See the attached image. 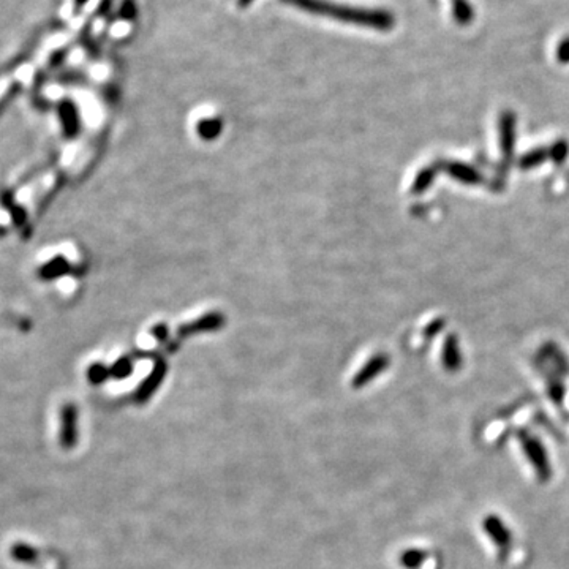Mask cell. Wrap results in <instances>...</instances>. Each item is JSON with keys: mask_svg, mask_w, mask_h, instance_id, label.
Here are the masks:
<instances>
[{"mask_svg": "<svg viewBox=\"0 0 569 569\" xmlns=\"http://www.w3.org/2000/svg\"><path fill=\"white\" fill-rule=\"evenodd\" d=\"M282 2L291 5L298 10L310 13V15L356 24L361 25V27H370L377 30H389L394 27V16H391L388 11L340 5L329 2V0H282Z\"/></svg>", "mask_w": 569, "mask_h": 569, "instance_id": "obj_1", "label": "cell"}, {"mask_svg": "<svg viewBox=\"0 0 569 569\" xmlns=\"http://www.w3.org/2000/svg\"><path fill=\"white\" fill-rule=\"evenodd\" d=\"M80 443V410L73 402H67L59 411V444L71 451Z\"/></svg>", "mask_w": 569, "mask_h": 569, "instance_id": "obj_2", "label": "cell"}, {"mask_svg": "<svg viewBox=\"0 0 569 569\" xmlns=\"http://www.w3.org/2000/svg\"><path fill=\"white\" fill-rule=\"evenodd\" d=\"M523 453H525L527 459L532 463L536 475L539 476L541 481H547L552 475L551 462H549V457L546 453V448L542 446V443L532 435H528L527 432H520L519 434Z\"/></svg>", "mask_w": 569, "mask_h": 569, "instance_id": "obj_3", "label": "cell"}, {"mask_svg": "<svg viewBox=\"0 0 569 569\" xmlns=\"http://www.w3.org/2000/svg\"><path fill=\"white\" fill-rule=\"evenodd\" d=\"M168 374V364L163 359H157L154 364V369L150 370V374L144 378V381L138 386V389L135 392V403L136 405H144L147 403L150 398L154 397L157 389L160 388L163 379H165Z\"/></svg>", "mask_w": 569, "mask_h": 569, "instance_id": "obj_4", "label": "cell"}, {"mask_svg": "<svg viewBox=\"0 0 569 569\" xmlns=\"http://www.w3.org/2000/svg\"><path fill=\"white\" fill-rule=\"evenodd\" d=\"M224 326H225L224 313L207 312V313H204V315L192 319V322L181 324L176 332H178L179 337H188V336H196V334L220 331Z\"/></svg>", "mask_w": 569, "mask_h": 569, "instance_id": "obj_5", "label": "cell"}, {"mask_svg": "<svg viewBox=\"0 0 569 569\" xmlns=\"http://www.w3.org/2000/svg\"><path fill=\"white\" fill-rule=\"evenodd\" d=\"M57 114L59 121H61L62 126V133L65 138H76L81 132V117L80 111H78L76 104L70 100V98H65V100L59 102L57 106Z\"/></svg>", "mask_w": 569, "mask_h": 569, "instance_id": "obj_6", "label": "cell"}, {"mask_svg": "<svg viewBox=\"0 0 569 569\" xmlns=\"http://www.w3.org/2000/svg\"><path fill=\"white\" fill-rule=\"evenodd\" d=\"M388 367H389V357L386 356L384 353L375 355L374 357L369 359V361L362 365L361 370H359L355 377H353L351 388H355V389L364 388V386H367L369 383L374 381L378 375H381Z\"/></svg>", "mask_w": 569, "mask_h": 569, "instance_id": "obj_7", "label": "cell"}, {"mask_svg": "<svg viewBox=\"0 0 569 569\" xmlns=\"http://www.w3.org/2000/svg\"><path fill=\"white\" fill-rule=\"evenodd\" d=\"M482 527H484V530H486V533L489 534V538L492 539L496 544V547L501 549V551H506V549L511 546V541H513L511 532H509V528L505 525V522H503L498 515L489 514L487 518L484 519Z\"/></svg>", "mask_w": 569, "mask_h": 569, "instance_id": "obj_8", "label": "cell"}, {"mask_svg": "<svg viewBox=\"0 0 569 569\" xmlns=\"http://www.w3.org/2000/svg\"><path fill=\"white\" fill-rule=\"evenodd\" d=\"M70 269H71V266L68 263V259L59 255V257H54L49 261H47V263H44L40 269L37 271V276L42 280H44V282H51V280L67 276Z\"/></svg>", "mask_w": 569, "mask_h": 569, "instance_id": "obj_9", "label": "cell"}, {"mask_svg": "<svg viewBox=\"0 0 569 569\" xmlns=\"http://www.w3.org/2000/svg\"><path fill=\"white\" fill-rule=\"evenodd\" d=\"M10 557L13 561L21 565H35L40 560V552L29 542L16 541L10 547Z\"/></svg>", "mask_w": 569, "mask_h": 569, "instance_id": "obj_10", "label": "cell"}, {"mask_svg": "<svg viewBox=\"0 0 569 569\" xmlns=\"http://www.w3.org/2000/svg\"><path fill=\"white\" fill-rule=\"evenodd\" d=\"M221 130H224V123L219 117H211V119H201L196 123V133L201 140L204 141H214L217 140Z\"/></svg>", "mask_w": 569, "mask_h": 569, "instance_id": "obj_11", "label": "cell"}, {"mask_svg": "<svg viewBox=\"0 0 569 569\" xmlns=\"http://www.w3.org/2000/svg\"><path fill=\"white\" fill-rule=\"evenodd\" d=\"M443 364L449 372L459 370L462 365L459 345H457V340H454L453 337L448 338V343L443 350Z\"/></svg>", "mask_w": 569, "mask_h": 569, "instance_id": "obj_12", "label": "cell"}, {"mask_svg": "<svg viewBox=\"0 0 569 569\" xmlns=\"http://www.w3.org/2000/svg\"><path fill=\"white\" fill-rule=\"evenodd\" d=\"M427 560V552L422 549H407L398 557V563L405 569H420Z\"/></svg>", "mask_w": 569, "mask_h": 569, "instance_id": "obj_13", "label": "cell"}, {"mask_svg": "<svg viewBox=\"0 0 569 569\" xmlns=\"http://www.w3.org/2000/svg\"><path fill=\"white\" fill-rule=\"evenodd\" d=\"M513 138H514V117L511 113H505L501 119V144H503V154L511 155L513 147Z\"/></svg>", "mask_w": 569, "mask_h": 569, "instance_id": "obj_14", "label": "cell"}, {"mask_svg": "<svg viewBox=\"0 0 569 569\" xmlns=\"http://www.w3.org/2000/svg\"><path fill=\"white\" fill-rule=\"evenodd\" d=\"M109 374L111 378L116 379V381H121V379H126L133 374V361L132 357L128 356H121L114 364L109 365Z\"/></svg>", "mask_w": 569, "mask_h": 569, "instance_id": "obj_15", "label": "cell"}, {"mask_svg": "<svg viewBox=\"0 0 569 569\" xmlns=\"http://www.w3.org/2000/svg\"><path fill=\"white\" fill-rule=\"evenodd\" d=\"M86 378H87V381L92 386H100V384H103L104 381H106V379L111 378L109 367H108V365L102 364V362L90 364L87 367V370H86Z\"/></svg>", "mask_w": 569, "mask_h": 569, "instance_id": "obj_16", "label": "cell"}, {"mask_svg": "<svg viewBox=\"0 0 569 569\" xmlns=\"http://www.w3.org/2000/svg\"><path fill=\"white\" fill-rule=\"evenodd\" d=\"M453 4H454V16L457 21L462 24L472 21L473 10L468 2H465V0H453Z\"/></svg>", "mask_w": 569, "mask_h": 569, "instance_id": "obj_17", "label": "cell"}, {"mask_svg": "<svg viewBox=\"0 0 569 569\" xmlns=\"http://www.w3.org/2000/svg\"><path fill=\"white\" fill-rule=\"evenodd\" d=\"M451 173H453L457 179L467 182V184H475V182L479 181V178H477V174L470 166L454 165L453 169H451Z\"/></svg>", "mask_w": 569, "mask_h": 569, "instance_id": "obj_18", "label": "cell"}, {"mask_svg": "<svg viewBox=\"0 0 569 569\" xmlns=\"http://www.w3.org/2000/svg\"><path fill=\"white\" fill-rule=\"evenodd\" d=\"M432 182V173L430 169H424V171L417 176L413 187H411V192L413 193H421L427 188V185Z\"/></svg>", "mask_w": 569, "mask_h": 569, "instance_id": "obj_19", "label": "cell"}, {"mask_svg": "<svg viewBox=\"0 0 569 569\" xmlns=\"http://www.w3.org/2000/svg\"><path fill=\"white\" fill-rule=\"evenodd\" d=\"M19 90H21V84L19 82H15L13 86L8 87V90L4 94V97L0 98V113H2V111L13 102V98L19 94Z\"/></svg>", "mask_w": 569, "mask_h": 569, "instance_id": "obj_20", "label": "cell"}, {"mask_svg": "<svg viewBox=\"0 0 569 569\" xmlns=\"http://www.w3.org/2000/svg\"><path fill=\"white\" fill-rule=\"evenodd\" d=\"M10 212H11V220L15 221V225L23 226L25 221H27V212H25L21 206L13 204L10 207Z\"/></svg>", "mask_w": 569, "mask_h": 569, "instance_id": "obj_21", "label": "cell"}, {"mask_svg": "<svg viewBox=\"0 0 569 569\" xmlns=\"http://www.w3.org/2000/svg\"><path fill=\"white\" fill-rule=\"evenodd\" d=\"M150 334H152V336L159 340V342H166L168 340V336H169V331H168V326L166 324H157V326H154L152 329H150Z\"/></svg>", "mask_w": 569, "mask_h": 569, "instance_id": "obj_22", "label": "cell"}, {"mask_svg": "<svg viewBox=\"0 0 569 569\" xmlns=\"http://www.w3.org/2000/svg\"><path fill=\"white\" fill-rule=\"evenodd\" d=\"M546 157V154H542L541 150H536V152H532V154H528L527 157H523V166H534L536 163H538L539 160H542Z\"/></svg>", "mask_w": 569, "mask_h": 569, "instance_id": "obj_23", "label": "cell"}, {"mask_svg": "<svg viewBox=\"0 0 569 569\" xmlns=\"http://www.w3.org/2000/svg\"><path fill=\"white\" fill-rule=\"evenodd\" d=\"M558 61L560 62H569V37L566 40L560 43L558 47Z\"/></svg>", "mask_w": 569, "mask_h": 569, "instance_id": "obj_24", "label": "cell"}, {"mask_svg": "<svg viewBox=\"0 0 569 569\" xmlns=\"http://www.w3.org/2000/svg\"><path fill=\"white\" fill-rule=\"evenodd\" d=\"M86 2H87V0H75V10H81L82 5Z\"/></svg>", "mask_w": 569, "mask_h": 569, "instance_id": "obj_25", "label": "cell"}]
</instances>
